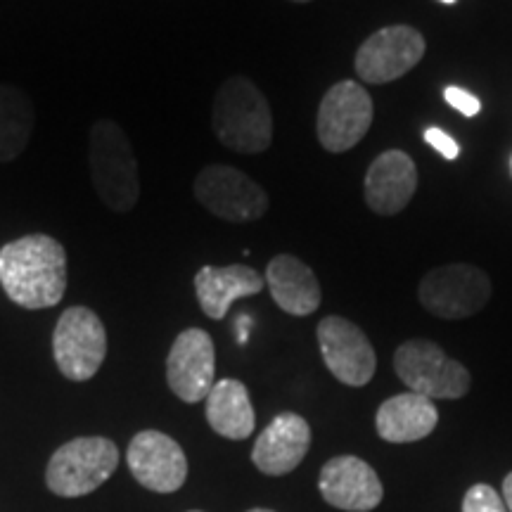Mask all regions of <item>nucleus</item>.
Listing matches in <instances>:
<instances>
[{
	"label": "nucleus",
	"mask_w": 512,
	"mask_h": 512,
	"mask_svg": "<svg viewBox=\"0 0 512 512\" xmlns=\"http://www.w3.org/2000/svg\"><path fill=\"white\" fill-rule=\"evenodd\" d=\"M0 285L22 309L57 306L67 292V252L43 233L12 240L0 249Z\"/></svg>",
	"instance_id": "1"
},
{
	"label": "nucleus",
	"mask_w": 512,
	"mask_h": 512,
	"mask_svg": "<svg viewBox=\"0 0 512 512\" xmlns=\"http://www.w3.org/2000/svg\"><path fill=\"white\" fill-rule=\"evenodd\" d=\"M211 128L228 150L259 155L273 143V114L264 93L247 76H230L214 98Z\"/></svg>",
	"instance_id": "2"
},
{
	"label": "nucleus",
	"mask_w": 512,
	"mask_h": 512,
	"mask_svg": "<svg viewBox=\"0 0 512 512\" xmlns=\"http://www.w3.org/2000/svg\"><path fill=\"white\" fill-rule=\"evenodd\" d=\"M88 162H91L93 188L107 207L119 214L136 209L140 197L138 162L131 140L117 121L100 119L98 124H93Z\"/></svg>",
	"instance_id": "3"
},
{
	"label": "nucleus",
	"mask_w": 512,
	"mask_h": 512,
	"mask_svg": "<svg viewBox=\"0 0 512 512\" xmlns=\"http://www.w3.org/2000/svg\"><path fill=\"white\" fill-rule=\"evenodd\" d=\"M119 467V448L105 437H79L57 448L46 470V484L55 496L91 494Z\"/></svg>",
	"instance_id": "4"
},
{
	"label": "nucleus",
	"mask_w": 512,
	"mask_h": 512,
	"mask_svg": "<svg viewBox=\"0 0 512 512\" xmlns=\"http://www.w3.org/2000/svg\"><path fill=\"white\" fill-rule=\"evenodd\" d=\"M394 370L408 389L427 399H463L472 375L430 339H408L394 354Z\"/></svg>",
	"instance_id": "5"
},
{
	"label": "nucleus",
	"mask_w": 512,
	"mask_h": 512,
	"mask_svg": "<svg viewBox=\"0 0 512 512\" xmlns=\"http://www.w3.org/2000/svg\"><path fill=\"white\" fill-rule=\"evenodd\" d=\"M491 294H494L491 278L472 264L432 268L418 287V299L425 311L444 320L475 316L489 304Z\"/></svg>",
	"instance_id": "6"
},
{
	"label": "nucleus",
	"mask_w": 512,
	"mask_h": 512,
	"mask_svg": "<svg viewBox=\"0 0 512 512\" xmlns=\"http://www.w3.org/2000/svg\"><path fill=\"white\" fill-rule=\"evenodd\" d=\"M197 202L209 214L230 223L259 221L268 211V195L254 178L228 164H209L192 185Z\"/></svg>",
	"instance_id": "7"
},
{
	"label": "nucleus",
	"mask_w": 512,
	"mask_h": 512,
	"mask_svg": "<svg viewBox=\"0 0 512 512\" xmlns=\"http://www.w3.org/2000/svg\"><path fill=\"white\" fill-rule=\"evenodd\" d=\"M53 354L67 380H91L107 356V332L98 313L86 306L64 311L53 332Z\"/></svg>",
	"instance_id": "8"
},
{
	"label": "nucleus",
	"mask_w": 512,
	"mask_h": 512,
	"mask_svg": "<svg viewBox=\"0 0 512 512\" xmlns=\"http://www.w3.org/2000/svg\"><path fill=\"white\" fill-rule=\"evenodd\" d=\"M373 98L356 81H339L323 95L318 107V143L328 152H347L366 138L373 126Z\"/></svg>",
	"instance_id": "9"
},
{
	"label": "nucleus",
	"mask_w": 512,
	"mask_h": 512,
	"mask_svg": "<svg viewBox=\"0 0 512 512\" xmlns=\"http://www.w3.org/2000/svg\"><path fill=\"white\" fill-rule=\"evenodd\" d=\"M425 50V36L418 29L408 27V24H394V27H384L366 38V43L356 53L354 69L361 81L382 86V83L401 79L418 67L425 57Z\"/></svg>",
	"instance_id": "10"
},
{
	"label": "nucleus",
	"mask_w": 512,
	"mask_h": 512,
	"mask_svg": "<svg viewBox=\"0 0 512 512\" xmlns=\"http://www.w3.org/2000/svg\"><path fill=\"white\" fill-rule=\"evenodd\" d=\"M318 347L335 380L347 387H366L375 377L377 356L366 332L342 316H325L318 323Z\"/></svg>",
	"instance_id": "11"
},
{
	"label": "nucleus",
	"mask_w": 512,
	"mask_h": 512,
	"mask_svg": "<svg viewBox=\"0 0 512 512\" xmlns=\"http://www.w3.org/2000/svg\"><path fill=\"white\" fill-rule=\"evenodd\" d=\"M126 460L136 482L157 494H174L188 479V458L181 444L164 432H138L128 444Z\"/></svg>",
	"instance_id": "12"
},
{
	"label": "nucleus",
	"mask_w": 512,
	"mask_h": 512,
	"mask_svg": "<svg viewBox=\"0 0 512 512\" xmlns=\"http://www.w3.org/2000/svg\"><path fill=\"white\" fill-rule=\"evenodd\" d=\"M214 342L200 328H188L176 337L166 358V382L185 403H200L214 387Z\"/></svg>",
	"instance_id": "13"
},
{
	"label": "nucleus",
	"mask_w": 512,
	"mask_h": 512,
	"mask_svg": "<svg viewBox=\"0 0 512 512\" xmlns=\"http://www.w3.org/2000/svg\"><path fill=\"white\" fill-rule=\"evenodd\" d=\"M318 489L323 501L344 512H370L382 503L380 475L358 456H337L320 470Z\"/></svg>",
	"instance_id": "14"
},
{
	"label": "nucleus",
	"mask_w": 512,
	"mask_h": 512,
	"mask_svg": "<svg viewBox=\"0 0 512 512\" xmlns=\"http://www.w3.org/2000/svg\"><path fill=\"white\" fill-rule=\"evenodd\" d=\"M311 446V427L302 415L280 413L259 434L252 448L256 470L271 477L290 475L302 465Z\"/></svg>",
	"instance_id": "15"
},
{
	"label": "nucleus",
	"mask_w": 512,
	"mask_h": 512,
	"mask_svg": "<svg viewBox=\"0 0 512 512\" xmlns=\"http://www.w3.org/2000/svg\"><path fill=\"white\" fill-rule=\"evenodd\" d=\"M418 190V169L406 152L387 150L370 164L363 195L375 214L394 216L408 207Z\"/></svg>",
	"instance_id": "16"
},
{
	"label": "nucleus",
	"mask_w": 512,
	"mask_h": 512,
	"mask_svg": "<svg viewBox=\"0 0 512 512\" xmlns=\"http://www.w3.org/2000/svg\"><path fill=\"white\" fill-rule=\"evenodd\" d=\"M266 278L252 266L233 264V266H204L195 275L197 302L204 316L211 320H223L228 316L230 306L238 299L252 297L264 290Z\"/></svg>",
	"instance_id": "17"
},
{
	"label": "nucleus",
	"mask_w": 512,
	"mask_h": 512,
	"mask_svg": "<svg viewBox=\"0 0 512 512\" xmlns=\"http://www.w3.org/2000/svg\"><path fill=\"white\" fill-rule=\"evenodd\" d=\"M266 285L273 302L290 316H311L323 302L313 268L292 254H278L268 261Z\"/></svg>",
	"instance_id": "18"
},
{
	"label": "nucleus",
	"mask_w": 512,
	"mask_h": 512,
	"mask_svg": "<svg viewBox=\"0 0 512 512\" xmlns=\"http://www.w3.org/2000/svg\"><path fill=\"white\" fill-rule=\"evenodd\" d=\"M439 411L432 399L415 392L396 394L377 408L375 427L389 444H413L437 430Z\"/></svg>",
	"instance_id": "19"
},
{
	"label": "nucleus",
	"mask_w": 512,
	"mask_h": 512,
	"mask_svg": "<svg viewBox=\"0 0 512 512\" xmlns=\"http://www.w3.org/2000/svg\"><path fill=\"white\" fill-rule=\"evenodd\" d=\"M207 422L219 437L247 439L256 427V415L245 384L230 377L214 382L207 396Z\"/></svg>",
	"instance_id": "20"
},
{
	"label": "nucleus",
	"mask_w": 512,
	"mask_h": 512,
	"mask_svg": "<svg viewBox=\"0 0 512 512\" xmlns=\"http://www.w3.org/2000/svg\"><path fill=\"white\" fill-rule=\"evenodd\" d=\"M36 112L29 95L17 86H0V164L15 162L34 136Z\"/></svg>",
	"instance_id": "21"
},
{
	"label": "nucleus",
	"mask_w": 512,
	"mask_h": 512,
	"mask_svg": "<svg viewBox=\"0 0 512 512\" xmlns=\"http://www.w3.org/2000/svg\"><path fill=\"white\" fill-rule=\"evenodd\" d=\"M463 512H508V508L494 486L475 484L467 489L463 498Z\"/></svg>",
	"instance_id": "22"
},
{
	"label": "nucleus",
	"mask_w": 512,
	"mask_h": 512,
	"mask_svg": "<svg viewBox=\"0 0 512 512\" xmlns=\"http://www.w3.org/2000/svg\"><path fill=\"white\" fill-rule=\"evenodd\" d=\"M444 100L451 107H456L460 114H465V117H477V114L482 112V102H479L477 95L467 93L458 86H448L444 91Z\"/></svg>",
	"instance_id": "23"
},
{
	"label": "nucleus",
	"mask_w": 512,
	"mask_h": 512,
	"mask_svg": "<svg viewBox=\"0 0 512 512\" xmlns=\"http://www.w3.org/2000/svg\"><path fill=\"white\" fill-rule=\"evenodd\" d=\"M425 140H427V145H432L441 157L448 159V162L460 155V145L451 136H448L446 131H441V128H437V126L427 128Z\"/></svg>",
	"instance_id": "24"
},
{
	"label": "nucleus",
	"mask_w": 512,
	"mask_h": 512,
	"mask_svg": "<svg viewBox=\"0 0 512 512\" xmlns=\"http://www.w3.org/2000/svg\"><path fill=\"white\" fill-rule=\"evenodd\" d=\"M249 323H252V320H249V316H245V313H240V318H238V342L240 344L247 342Z\"/></svg>",
	"instance_id": "25"
},
{
	"label": "nucleus",
	"mask_w": 512,
	"mask_h": 512,
	"mask_svg": "<svg viewBox=\"0 0 512 512\" xmlns=\"http://www.w3.org/2000/svg\"><path fill=\"white\" fill-rule=\"evenodd\" d=\"M501 496H503L505 508H508V512H512V472L503 479V494Z\"/></svg>",
	"instance_id": "26"
},
{
	"label": "nucleus",
	"mask_w": 512,
	"mask_h": 512,
	"mask_svg": "<svg viewBox=\"0 0 512 512\" xmlns=\"http://www.w3.org/2000/svg\"><path fill=\"white\" fill-rule=\"evenodd\" d=\"M247 512H273V510H266V508H254V510H247Z\"/></svg>",
	"instance_id": "27"
},
{
	"label": "nucleus",
	"mask_w": 512,
	"mask_h": 512,
	"mask_svg": "<svg viewBox=\"0 0 512 512\" xmlns=\"http://www.w3.org/2000/svg\"><path fill=\"white\" fill-rule=\"evenodd\" d=\"M292 3H311V0H292Z\"/></svg>",
	"instance_id": "28"
},
{
	"label": "nucleus",
	"mask_w": 512,
	"mask_h": 512,
	"mask_svg": "<svg viewBox=\"0 0 512 512\" xmlns=\"http://www.w3.org/2000/svg\"><path fill=\"white\" fill-rule=\"evenodd\" d=\"M441 3H456V0H441Z\"/></svg>",
	"instance_id": "29"
},
{
	"label": "nucleus",
	"mask_w": 512,
	"mask_h": 512,
	"mask_svg": "<svg viewBox=\"0 0 512 512\" xmlns=\"http://www.w3.org/2000/svg\"><path fill=\"white\" fill-rule=\"evenodd\" d=\"M190 512H200V510H190Z\"/></svg>",
	"instance_id": "30"
}]
</instances>
